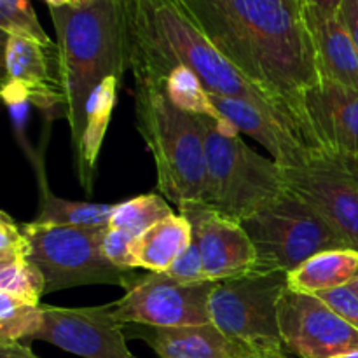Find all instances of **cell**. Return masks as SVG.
Here are the masks:
<instances>
[{"mask_svg": "<svg viewBox=\"0 0 358 358\" xmlns=\"http://www.w3.org/2000/svg\"><path fill=\"white\" fill-rule=\"evenodd\" d=\"M320 299H324L332 310L341 315L348 324L358 329V294L350 285L341 289L329 290V292L317 294Z\"/></svg>", "mask_w": 358, "mask_h": 358, "instance_id": "4dcf8cb0", "label": "cell"}, {"mask_svg": "<svg viewBox=\"0 0 358 358\" xmlns=\"http://www.w3.org/2000/svg\"><path fill=\"white\" fill-rule=\"evenodd\" d=\"M289 290L283 271H255L217 282L210 296V320L226 336L259 350L283 348L278 306Z\"/></svg>", "mask_w": 358, "mask_h": 358, "instance_id": "ba28073f", "label": "cell"}, {"mask_svg": "<svg viewBox=\"0 0 358 358\" xmlns=\"http://www.w3.org/2000/svg\"><path fill=\"white\" fill-rule=\"evenodd\" d=\"M2 93L7 105L31 103L41 110H59L65 117V90L58 44H41L20 35H6Z\"/></svg>", "mask_w": 358, "mask_h": 358, "instance_id": "4fadbf2b", "label": "cell"}, {"mask_svg": "<svg viewBox=\"0 0 358 358\" xmlns=\"http://www.w3.org/2000/svg\"><path fill=\"white\" fill-rule=\"evenodd\" d=\"M56 30L65 119L72 157L86 129V107L108 77L122 80L129 70V23L126 0H84L79 6L49 7Z\"/></svg>", "mask_w": 358, "mask_h": 358, "instance_id": "3957f363", "label": "cell"}, {"mask_svg": "<svg viewBox=\"0 0 358 358\" xmlns=\"http://www.w3.org/2000/svg\"><path fill=\"white\" fill-rule=\"evenodd\" d=\"M0 358H37L24 343H0Z\"/></svg>", "mask_w": 358, "mask_h": 358, "instance_id": "d6a6232c", "label": "cell"}, {"mask_svg": "<svg viewBox=\"0 0 358 358\" xmlns=\"http://www.w3.org/2000/svg\"><path fill=\"white\" fill-rule=\"evenodd\" d=\"M30 241L28 261L45 280V296L80 285H117L128 290L138 278L133 271L117 268L103 254L107 226H56L24 222Z\"/></svg>", "mask_w": 358, "mask_h": 358, "instance_id": "8992f818", "label": "cell"}, {"mask_svg": "<svg viewBox=\"0 0 358 358\" xmlns=\"http://www.w3.org/2000/svg\"><path fill=\"white\" fill-rule=\"evenodd\" d=\"M166 93L170 100L182 110L196 115H208L220 121V115L210 101V93L199 77L189 69L178 66L168 76Z\"/></svg>", "mask_w": 358, "mask_h": 358, "instance_id": "d4e9b609", "label": "cell"}, {"mask_svg": "<svg viewBox=\"0 0 358 358\" xmlns=\"http://www.w3.org/2000/svg\"><path fill=\"white\" fill-rule=\"evenodd\" d=\"M136 129L152 154L157 191L173 205L203 203L206 184L205 121L170 100L166 86L135 80Z\"/></svg>", "mask_w": 358, "mask_h": 358, "instance_id": "277c9868", "label": "cell"}, {"mask_svg": "<svg viewBox=\"0 0 358 358\" xmlns=\"http://www.w3.org/2000/svg\"><path fill=\"white\" fill-rule=\"evenodd\" d=\"M248 358H292V355H290L285 348H271V350H261V352Z\"/></svg>", "mask_w": 358, "mask_h": 358, "instance_id": "e575fe53", "label": "cell"}, {"mask_svg": "<svg viewBox=\"0 0 358 358\" xmlns=\"http://www.w3.org/2000/svg\"><path fill=\"white\" fill-rule=\"evenodd\" d=\"M289 289L303 294H322L341 289L358 278V250H327L313 255L290 271Z\"/></svg>", "mask_w": 358, "mask_h": 358, "instance_id": "ffe728a7", "label": "cell"}, {"mask_svg": "<svg viewBox=\"0 0 358 358\" xmlns=\"http://www.w3.org/2000/svg\"><path fill=\"white\" fill-rule=\"evenodd\" d=\"M210 101L219 112L220 122L224 126H229L257 140L280 166H301L313 154V149L297 138L287 126H283L278 119L262 112L255 105L238 100V98L220 96L215 93H210Z\"/></svg>", "mask_w": 358, "mask_h": 358, "instance_id": "e0dca14e", "label": "cell"}, {"mask_svg": "<svg viewBox=\"0 0 358 358\" xmlns=\"http://www.w3.org/2000/svg\"><path fill=\"white\" fill-rule=\"evenodd\" d=\"M283 348L297 358H334L358 352V329L315 294L287 290L280 299Z\"/></svg>", "mask_w": 358, "mask_h": 358, "instance_id": "8fae6325", "label": "cell"}, {"mask_svg": "<svg viewBox=\"0 0 358 358\" xmlns=\"http://www.w3.org/2000/svg\"><path fill=\"white\" fill-rule=\"evenodd\" d=\"M0 28L6 35H20L41 44H55L45 34L30 0H0Z\"/></svg>", "mask_w": 358, "mask_h": 358, "instance_id": "4316f807", "label": "cell"}, {"mask_svg": "<svg viewBox=\"0 0 358 358\" xmlns=\"http://www.w3.org/2000/svg\"><path fill=\"white\" fill-rule=\"evenodd\" d=\"M345 0H303V3L306 7L318 10L322 14H327V16H338L341 6Z\"/></svg>", "mask_w": 358, "mask_h": 358, "instance_id": "836d02e7", "label": "cell"}, {"mask_svg": "<svg viewBox=\"0 0 358 358\" xmlns=\"http://www.w3.org/2000/svg\"><path fill=\"white\" fill-rule=\"evenodd\" d=\"M350 287H352V289H353V290H355V292L358 294V278H355V280H353V282H352V283H350Z\"/></svg>", "mask_w": 358, "mask_h": 358, "instance_id": "74e56055", "label": "cell"}, {"mask_svg": "<svg viewBox=\"0 0 358 358\" xmlns=\"http://www.w3.org/2000/svg\"><path fill=\"white\" fill-rule=\"evenodd\" d=\"M304 105L311 149L358 161V87L322 79Z\"/></svg>", "mask_w": 358, "mask_h": 358, "instance_id": "9a60e30c", "label": "cell"}, {"mask_svg": "<svg viewBox=\"0 0 358 358\" xmlns=\"http://www.w3.org/2000/svg\"><path fill=\"white\" fill-rule=\"evenodd\" d=\"M44 322L42 304H30L0 292V343L31 341Z\"/></svg>", "mask_w": 358, "mask_h": 358, "instance_id": "cb8c5ba5", "label": "cell"}, {"mask_svg": "<svg viewBox=\"0 0 358 358\" xmlns=\"http://www.w3.org/2000/svg\"><path fill=\"white\" fill-rule=\"evenodd\" d=\"M136 238L121 229H114L108 226L107 234L103 238V254L108 261L117 268L133 271L138 268V261L135 255Z\"/></svg>", "mask_w": 358, "mask_h": 358, "instance_id": "f1b7e54d", "label": "cell"}, {"mask_svg": "<svg viewBox=\"0 0 358 358\" xmlns=\"http://www.w3.org/2000/svg\"><path fill=\"white\" fill-rule=\"evenodd\" d=\"M287 187L315 210L346 247L358 250V170L336 154L313 150L301 166L283 168Z\"/></svg>", "mask_w": 358, "mask_h": 358, "instance_id": "9c48e42d", "label": "cell"}, {"mask_svg": "<svg viewBox=\"0 0 358 358\" xmlns=\"http://www.w3.org/2000/svg\"><path fill=\"white\" fill-rule=\"evenodd\" d=\"M339 16H341L343 23L348 28L358 52V0H345L341 10H339Z\"/></svg>", "mask_w": 358, "mask_h": 358, "instance_id": "1f68e13d", "label": "cell"}, {"mask_svg": "<svg viewBox=\"0 0 358 358\" xmlns=\"http://www.w3.org/2000/svg\"><path fill=\"white\" fill-rule=\"evenodd\" d=\"M345 159H346V157H345ZM350 161V163H352L353 164V166H355L357 168V170H358V161H353V159H348Z\"/></svg>", "mask_w": 358, "mask_h": 358, "instance_id": "f35d334b", "label": "cell"}, {"mask_svg": "<svg viewBox=\"0 0 358 358\" xmlns=\"http://www.w3.org/2000/svg\"><path fill=\"white\" fill-rule=\"evenodd\" d=\"M126 9L133 79L166 86L168 76L184 66L208 93L248 101L287 126L271 101L220 55L175 0H126Z\"/></svg>", "mask_w": 358, "mask_h": 358, "instance_id": "7a4b0ae2", "label": "cell"}, {"mask_svg": "<svg viewBox=\"0 0 358 358\" xmlns=\"http://www.w3.org/2000/svg\"><path fill=\"white\" fill-rule=\"evenodd\" d=\"M304 14L313 35L322 79L358 87V52L341 16H327L306 6Z\"/></svg>", "mask_w": 358, "mask_h": 358, "instance_id": "ac0fdd59", "label": "cell"}, {"mask_svg": "<svg viewBox=\"0 0 358 358\" xmlns=\"http://www.w3.org/2000/svg\"><path fill=\"white\" fill-rule=\"evenodd\" d=\"M217 282L184 285L166 273L138 276L124 296L114 303L121 324L152 327H185L210 324V296Z\"/></svg>", "mask_w": 358, "mask_h": 358, "instance_id": "30bf717a", "label": "cell"}, {"mask_svg": "<svg viewBox=\"0 0 358 358\" xmlns=\"http://www.w3.org/2000/svg\"><path fill=\"white\" fill-rule=\"evenodd\" d=\"M168 276H171L177 282L184 283V285H194V283H205L208 282L205 275V268H203L201 252H199L198 245L192 241L191 247L175 261L166 271Z\"/></svg>", "mask_w": 358, "mask_h": 358, "instance_id": "f546056e", "label": "cell"}, {"mask_svg": "<svg viewBox=\"0 0 358 358\" xmlns=\"http://www.w3.org/2000/svg\"><path fill=\"white\" fill-rule=\"evenodd\" d=\"M0 292L30 304H41L45 296V280L28 259L0 262Z\"/></svg>", "mask_w": 358, "mask_h": 358, "instance_id": "484cf974", "label": "cell"}, {"mask_svg": "<svg viewBox=\"0 0 358 358\" xmlns=\"http://www.w3.org/2000/svg\"><path fill=\"white\" fill-rule=\"evenodd\" d=\"M311 149L308 93L322 80L303 0H175Z\"/></svg>", "mask_w": 358, "mask_h": 358, "instance_id": "6da1fadb", "label": "cell"}, {"mask_svg": "<svg viewBox=\"0 0 358 358\" xmlns=\"http://www.w3.org/2000/svg\"><path fill=\"white\" fill-rule=\"evenodd\" d=\"M49 7H66V6H79L84 0H45Z\"/></svg>", "mask_w": 358, "mask_h": 358, "instance_id": "d590c367", "label": "cell"}, {"mask_svg": "<svg viewBox=\"0 0 358 358\" xmlns=\"http://www.w3.org/2000/svg\"><path fill=\"white\" fill-rule=\"evenodd\" d=\"M171 215H173V210L168 205V199L163 194L150 192V194L138 196L124 203H117V208L108 226L138 238L157 222Z\"/></svg>", "mask_w": 358, "mask_h": 358, "instance_id": "603a6c76", "label": "cell"}, {"mask_svg": "<svg viewBox=\"0 0 358 358\" xmlns=\"http://www.w3.org/2000/svg\"><path fill=\"white\" fill-rule=\"evenodd\" d=\"M334 358H358V352L346 353V355H339V357H334Z\"/></svg>", "mask_w": 358, "mask_h": 358, "instance_id": "8d00e7d4", "label": "cell"}, {"mask_svg": "<svg viewBox=\"0 0 358 358\" xmlns=\"http://www.w3.org/2000/svg\"><path fill=\"white\" fill-rule=\"evenodd\" d=\"M44 322L31 341H45L84 358H136L126 345L124 324L114 303L103 306H45Z\"/></svg>", "mask_w": 358, "mask_h": 358, "instance_id": "7c38bea8", "label": "cell"}, {"mask_svg": "<svg viewBox=\"0 0 358 358\" xmlns=\"http://www.w3.org/2000/svg\"><path fill=\"white\" fill-rule=\"evenodd\" d=\"M121 83L122 80L117 77H108L93 91L90 101H87L86 129H84L79 152L73 156V170H76L77 180L86 194H91L93 191L98 156H100L105 133L110 124Z\"/></svg>", "mask_w": 358, "mask_h": 358, "instance_id": "d6986e66", "label": "cell"}, {"mask_svg": "<svg viewBox=\"0 0 358 358\" xmlns=\"http://www.w3.org/2000/svg\"><path fill=\"white\" fill-rule=\"evenodd\" d=\"M205 121L206 184L203 203L243 222L289 194L285 170L273 157L261 156L238 136V129L217 119Z\"/></svg>", "mask_w": 358, "mask_h": 358, "instance_id": "5b68a950", "label": "cell"}, {"mask_svg": "<svg viewBox=\"0 0 358 358\" xmlns=\"http://www.w3.org/2000/svg\"><path fill=\"white\" fill-rule=\"evenodd\" d=\"M178 210L191 224L192 241L201 252L208 282H224L259 271L257 250L238 220L205 203H185Z\"/></svg>", "mask_w": 358, "mask_h": 358, "instance_id": "5bb4252c", "label": "cell"}, {"mask_svg": "<svg viewBox=\"0 0 358 358\" xmlns=\"http://www.w3.org/2000/svg\"><path fill=\"white\" fill-rule=\"evenodd\" d=\"M240 224L257 250L259 271L289 275L320 252L348 248L311 206L290 191Z\"/></svg>", "mask_w": 358, "mask_h": 358, "instance_id": "52a82bcc", "label": "cell"}, {"mask_svg": "<svg viewBox=\"0 0 358 358\" xmlns=\"http://www.w3.org/2000/svg\"><path fill=\"white\" fill-rule=\"evenodd\" d=\"M30 241L23 231V224H16L9 213H0V262L28 259Z\"/></svg>", "mask_w": 358, "mask_h": 358, "instance_id": "83f0119b", "label": "cell"}, {"mask_svg": "<svg viewBox=\"0 0 358 358\" xmlns=\"http://www.w3.org/2000/svg\"><path fill=\"white\" fill-rule=\"evenodd\" d=\"M192 227L184 215H171L136 238L135 255L138 268L150 273H166L191 247Z\"/></svg>", "mask_w": 358, "mask_h": 358, "instance_id": "44dd1931", "label": "cell"}, {"mask_svg": "<svg viewBox=\"0 0 358 358\" xmlns=\"http://www.w3.org/2000/svg\"><path fill=\"white\" fill-rule=\"evenodd\" d=\"M124 334L145 341L159 358H248L261 352L226 336L212 322L185 327L124 324Z\"/></svg>", "mask_w": 358, "mask_h": 358, "instance_id": "2e32d148", "label": "cell"}, {"mask_svg": "<svg viewBox=\"0 0 358 358\" xmlns=\"http://www.w3.org/2000/svg\"><path fill=\"white\" fill-rule=\"evenodd\" d=\"M37 168L38 187H41V205H38L35 222L56 224V226H107L110 224L117 203L105 205V203L73 201V199L58 198L51 192L45 182L44 168L41 161L34 159Z\"/></svg>", "mask_w": 358, "mask_h": 358, "instance_id": "7402d4cb", "label": "cell"}]
</instances>
